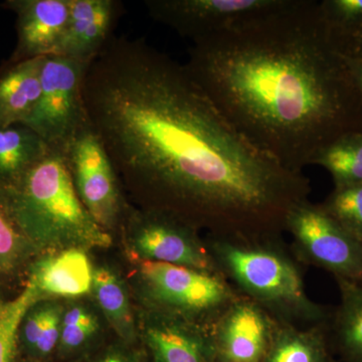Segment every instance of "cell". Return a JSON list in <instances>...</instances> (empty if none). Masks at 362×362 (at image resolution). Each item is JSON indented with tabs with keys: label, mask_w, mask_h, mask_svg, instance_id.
I'll list each match as a JSON object with an SVG mask.
<instances>
[{
	"label": "cell",
	"mask_w": 362,
	"mask_h": 362,
	"mask_svg": "<svg viewBox=\"0 0 362 362\" xmlns=\"http://www.w3.org/2000/svg\"><path fill=\"white\" fill-rule=\"evenodd\" d=\"M93 288L100 306L117 328L119 337L125 341H131L133 338L132 317L127 297L118 279L106 269H98L93 276Z\"/></svg>",
	"instance_id": "cell-21"
},
{
	"label": "cell",
	"mask_w": 362,
	"mask_h": 362,
	"mask_svg": "<svg viewBox=\"0 0 362 362\" xmlns=\"http://www.w3.org/2000/svg\"><path fill=\"white\" fill-rule=\"evenodd\" d=\"M6 303H4V301H2V299L1 298H0V311L2 310V308H4V305H6Z\"/></svg>",
	"instance_id": "cell-33"
},
{
	"label": "cell",
	"mask_w": 362,
	"mask_h": 362,
	"mask_svg": "<svg viewBox=\"0 0 362 362\" xmlns=\"http://www.w3.org/2000/svg\"><path fill=\"white\" fill-rule=\"evenodd\" d=\"M96 322L94 317L85 311L84 309L74 308L69 311L66 314L65 318H64L63 325H70V324H85V323H93Z\"/></svg>",
	"instance_id": "cell-29"
},
{
	"label": "cell",
	"mask_w": 362,
	"mask_h": 362,
	"mask_svg": "<svg viewBox=\"0 0 362 362\" xmlns=\"http://www.w3.org/2000/svg\"><path fill=\"white\" fill-rule=\"evenodd\" d=\"M62 154L78 199L98 225L108 232L122 216L124 206L119 175L103 143L89 125Z\"/></svg>",
	"instance_id": "cell-8"
},
{
	"label": "cell",
	"mask_w": 362,
	"mask_h": 362,
	"mask_svg": "<svg viewBox=\"0 0 362 362\" xmlns=\"http://www.w3.org/2000/svg\"><path fill=\"white\" fill-rule=\"evenodd\" d=\"M89 64L58 54L44 58L40 99L23 124L51 151L63 153L74 137L90 125L83 94Z\"/></svg>",
	"instance_id": "cell-6"
},
{
	"label": "cell",
	"mask_w": 362,
	"mask_h": 362,
	"mask_svg": "<svg viewBox=\"0 0 362 362\" xmlns=\"http://www.w3.org/2000/svg\"><path fill=\"white\" fill-rule=\"evenodd\" d=\"M281 0H146L149 16L182 37L197 42L254 14L278 6Z\"/></svg>",
	"instance_id": "cell-9"
},
{
	"label": "cell",
	"mask_w": 362,
	"mask_h": 362,
	"mask_svg": "<svg viewBox=\"0 0 362 362\" xmlns=\"http://www.w3.org/2000/svg\"><path fill=\"white\" fill-rule=\"evenodd\" d=\"M331 33L338 49L344 56L362 59V28L354 32L340 35L332 32Z\"/></svg>",
	"instance_id": "cell-28"
},
{
	"label": "cell",
	"mask_w": 362,
	"mask_h": 362,
	"mask_svg": "<svg viewBox=\"0 0 362 362\" xmlns=\"http://www.w3.org/2000/svg\"><path fill=\"white\" fill-rule=\"evenodd\" d=\"M140 274L152 301L175 319L211 333L240 295L220 274L145 259Z\"/></svg>",
	"instance_id": "cell-5"
},
{
	"label": "cell",
	"mask_w": 362,
	"mask_h": 362,
	"mask_svg": "<svg viewBox=\"0 0 362 362\" xmlns=\"http://www.w3.org/2000/svg\"><path fill=\"white\" fill-rule=\"evenodd\" d=\"M59 337H61L59 314L58 310L52 308L49 320L45 323L44 329L40 333V337L35 349H33L30 358L37 362L49 358L54 354L57 346H59Z\"/></svg>",
	"instance_id": "cell-26"
},
{
	"label": "cell",
	"mask_w": 362,
	"mask_h": 362,
	"mask_svg": "<svg viewBox=\"0 0 362 362\" xmlns=\"http://www.w3.org/2000/svg\"><path fill=\"white\" fill-rule=\"evenodd\" d=\"M49 152L44 140L25 124L0 127V188L13 187Z\"/></svg>",
	"instance_id": "cell-19"
},
{
	"label": "cell",
	"mask_w": 362,
	"mask_h": 362,
	"mask_svg": "<svg viewBox=\"0 0 362 362\" xmlns=\"http://www.w3.org/2000/svg\"><path fill=\"white\" fill-rule=\"evenodd\" d=\"M345 59H346L347 66H349L352 78L356 82L357 89L362 97V59L350 58L347 56H345Z\"/></svg>",
	"instance_id": "cell-30"
},
{
	"label": "cell",
	"mask_w": 362,
	"mask_h": 362,
	"mask_svg": "<svg viewBox=\"0 0 362 362\" xmlns=\"http://www.w3.org/2000/svg\"><path fill=\"white\" fill-rule=\"evenodd\" d=\"M206 244L221 277L279 322H327L330 309L308 296L299 266L283 240L244 242L211 235Z\"/></svg>",
	"instance_id": "cell-4"
},
{
	"label": "cell",
	"mask_w": 362,
	"mask_h": 362,
	"mask_svg": "<svg viewBox=\"0 0 362 362\" xmlns=\"http://www.w3.org/2000/svg\"><path fill=\"white\" fill-rule=\"evenodd\" d=\"M337 282L339 304L327 321L331 349L344 362H362V284L341 279Z\"/></svg>",
	"instance_id": "cell-17"
},
{
	"label": "cell",
	"mask_w": 362,
	"mask_h": 362,
	"mask_svg": "<svg viewBox=\"0 0 362 362\" xmlns=\"http://www.w3.org/2000/svg\"><path fill=\"white\" fill-rule=\"evenodd\" d=\"M92 362H136V359L133 361L129 356H125L123 352L112 349L98 356L97 358L93 359Z\"/></svg>",
	"instance_id": "cell-31"
},
{
	"label": "cell",
	"mask_w": 362,
	"mask_h": 362,
	"mask_svg": "<svg viewBox=\"0 0 362 362\" xmlns=\"http://www.w3.org/2000/svg\"><path fill=\"white\" fill-rule=\"evenodd\" d=\"M319 9L333 33H346L362 28V0H323Z\"/></svg>",
	"instance_id": "cell-25"
},
{
	"label": "cell",
	"mask_w": 362,
	"mask_h": 362,
	"mask_svg": "<svg viewBox=\"0 0 362 362\" xmlns=\"http://www.w3.org/2000/svg\"><path fill=\"white\" fill-rule=\"evenodd\" d=\"M278 321L251 300L240 297L209 333L220 362H262L270 349Z\"/></svg>",
	"instance_id": "cell-10"
},
{
	"label": "cell",
	"mask_w": 362,
	"mask_h": 362,
	"mask_svg": "<svg viewBox=\"0 0 362 362\" xmlns=\"http://www.w3.org/2000/svg\"><path fill=\"white\" fill-rule=\"evenodd\" d=\"M331 351L327 322L299 326L278 321L262 362H331Z\"/></svg>",
	"instance_id": "cell-18"
},
{
	"label": "cell",
	"mask_w": 362,
	"mask_h": 362,
	"mask_svg": "<svg viewBox=\"0 0 362 362\" xmlns=\"http://www.w3.org/2000/svg\"><path fill=\"white\" fill-rule=\"evenodd\" d=\"M52 308H42L33 312L28 317H25L23 324V339L28 356H32L33 349L37 345L45 323L49 320ZM28 315V314H26Z\"/></svg>",
	"instance_id": "cell-27"
},
{
	"label": "cell",
	"mask_w": 362,
	"mask_h": 362,
	"mask_svg": "<svg viewBox=\"0 0 362 362\" xmlns=\"http://www.w3.org/2000/svg\"><path fill=\"white\" fill-rule=\"evenodd\" d=\"M321 206L362 244V182L334 187Z\"/></svg>",
	"instance_id": "cell-23"
},
{
	"label": "cell",
	"mask_w": 362,
	"mask_h": 362,
	"mask_svg": "<svg viewBox=\"0 0 362 362\" xmlns=\"http://www.w3.org/2000/svg\"><path fill=\"white\" fill-rule=\"evenodd\" d=\"M185 66L240 134L294 173L362 132V97L319 1L281 0L194 42Z\"/></svg>",
	"instance_id": "cell-2"
},
{
	"label": "cell",
	"mask_w": 362,
	"mask_h": 362,
	"mask_svg": "<svg viewBox=\"0 0 362 362\" xmlns=\"http://www.w3.org/2000/svg\"><path fill=\"white\" fill-rule=\"evenodd\" d=\"M152 361H153V358H152ZM136 362H147V361L144 357H138V358H136ZM153 362L156 361H153Z\"/></svg>",
	"instance_id": "cell-32"
},
{
	"label": "cell",
	"mask_w": 362,
	"mask_h": 362,
	"mask_svg": "<svg viewBox=\"0 0 362 362\" xmlns=\"http://www.w3.org/2000/svg\"><path fill=\"white\" fill-rule=\"evenodd\" d=\"M90 127L118 175L150 204L214 237L282 240L310 180L257 148L228 122L187 66L143 39L116 37L90 62Z\"/></svg>",
	"instance_id": "cell-1"
},
{
	"label": "cell",
	"mask_w": 362,
	"mask_h": 362,
	"mask_svg": "<svg viewBox=\"0 0 362 362\" xmlns=\"http://www.w3.org/2000/svg\"><path fill=\"white\" fill-rule=\"evenodd\" d=\"M4 204L33 246L107 247L110 233L78 199L63 154L49 152L13 187L0 188Z\"/></svg>",
	"instance_id": "cell-3"
},
{
	"label": "cell",
	"mask_w": 362,
	"mask_h": 362,
	"mask_svg": "<svg viewBox=\"0 0 362 362\" xmlns=\"http://www.w3.org/2000/svg\"><path fill=\"white\" fill-rule=\"evenodd\" d=\"M313 165L325 168L334 187L362 182V132L342 136L322 150Z\"/></svg>",
	"instance_id": "cell-20"
},
{
	"label": "cell",
	"mask_w": 362,
	"mask_h": 362,
	"mask_svg": "<svg viewBox=\"0 0 362 362\" xmlns=\"http://www.w3.org/2000/svg\"><path fill=\"white\" fill-rule=\"evenodd\" d=\"M45 57L7 61L0 66V127L23 124L40 96V75Z\"/></svg>",
	"instance_id": "cell-14"
},
{
	"label": "cell",
	"mask_w": 362,
	"mask_h": 362,
	"mask_svg": "<svg viewBox=\"0 0 362 362\" xmlns=\"http://www.w3.org/2000/svg\"><path fill=\"white\" fill-rule=\"evenodd\" d=\"M71 0H7L4 6L16 16L18 42L9 61L54 54L65 32Z\"/></svg>",
	"instance_id": "cell-12"
},
{
	"label": "cell",
	"mask_w": 362,
	"mask_h": 362,
	"mask_svg": "<svg viewBox=\"0 0 362 362\" xmlns=\"http://www.w3.org/2000/svg\"><path fill=\"white\" fill-rule=\"evenodd\" d=\"M33 246L14 223L0 194V275L13 273L23 263Z\"/></svg>",
	"instance_id": "cell-24"
},
{
	"label": "cell",
	"mask_w": 362,
	"mask_h": 362,
	"mask_svg": "<svg viewBox=\"0 0 362 362\" xmlns=\"http://www.w3.org/2000/svg\"><path fill=\"white\" fill-rule=\"evenodd\" d=\"M123 11L118 0H71L65 32L52 54L90 63L113 39Z\"/></svg>",
	"instance_id": "cell-13"
},
{
	"label": "cell",
	"mask_w": 362,
	"mask_h": 362,
	"mask_svg": "<svg viewBox=\"0 0 362 362\" xmlns=\"http://www.w3.org/2000/svg\"><path fill=\"white\" fill-rule=\"evenodd\" d=\"M146 331L147 349L156 362H207L214 357L207 332L175 319Z\"/></svg>",
	"instance_id": "cell-15"
},
{
	"label": "cell",
	"mask_w": 362,
	"mask_h": 362,
	"mask_svg": "<svg viewBox=\"0 0 362 362\" xmlns=\"http://www.w3.org/2000/svg\"><path fill=\"white\" fill-rule=\"evenodd\" d=\"M40 295L32 281H28L25 290L0 311V362H16L21 323Z\"/></svg>",
	"instance_id": "cell-22"
},
{
	"label": "cell",
	"mask_w": 362,
	"mask_h": 362,
	"mask_svg": "<svg viewBox=\"0 0 362 362\" xmlns=\"http://www.w3.org/2000/svg\"><path fill=\"white\" fill-rule=\"evenodd\" d=\"M137 221L136 246L145 259L218 273L206 243L192 226L153 211Z\"/></svg>",
	"instance_id": "cell-11"
},
{
	"label": "cell",
	"mask_w": 362,
	"mask_h": 362,
	"mask_svg": "<svg viewBox=\"0 0 362 362\" xmlns=\"http://www.w3.org/2000/svg\"><path fill=\"white\" fill-rule=\"evenodd\" d=\"M93 276L94 272L85 252L68 249L39 262L33 267L30 281L40 293L76 297L90 292Z\"/></svg>",
	"instance_id": "cell-16"
},
{
	"label": "cell",
	"mask_w": 362,
	"mask_h": 362,
	"mask_svg": "<svg viewBox=\"0 0 362 362\" xmlns=\"http://www.w3.org/2000/svg\"><path fill=\"white\" fill-rule=\"evenodd\" d=\"M298 258L329 272L337 279L362 284V244L321 204L302 202L286 220Z\"/></svg>",
	"instance_id": "cell-7"
}]
</instances>
